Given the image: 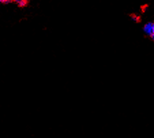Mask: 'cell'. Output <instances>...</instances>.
Listing matches in <instances>:
<instances>
[{
  "instance_id": "6da1fadb",
  "label": "cell",
  "mask_w": 154,
  "mask_h": 138,
  "mask_svg": "<svg viewBox=\"0 0 154 138\" xmlns=\"http://www.w3.org/2000/svg\"><path fill=\"white\" fill-rule=\"evenodd\" d=\"M144 31L147 35L151 36L153 33V23H147L144 26Z\"/></svg>"
},
{
  "instance_id": "7a4b0ae2",
  "label": "cell",
  "mask_w": 154,
  "mask_h": 138,
  "mask_svg": "<svg viewBox=\"0 0 154 138\" xmlns=\"http://www.w3.org/2000/svg\"><path fill=\"white\" fill-rule=\"evenodd\" d=\"M20 6H25L27 4V0H14Z\"/></svg>"
},
{
  "instance_id": "3957f363",
  "label": "cell",
  "mask_w": 154,
  "mask_h": 138,
  "mask_svg": "<svg viewBox=\"0 0 154 138\" xmlns=\"http://www.w3.org/2000/svg\"><path fill=\"white\" fill-rule=\"evenodd\" d=\"M132 19L134 21H138V17H137V16H132Z\"/></svg>"
},
{
  "instance_id": "277c9868",
  "label": "cell",
  "mask_w": 154,
  "mask_h": 138,
  "mask_svg": "<svg viewBox=\"0 0 154 138\" xmlns=\"http://www.w3.org/2000/svg\"><path fill=\"white\" fill-rule=\"evenodd\" d=\"M151 36L152 37V38H153V40H154V33L152 34V35Z\"/></svg>"
},
{
  "instance_id": "5b68a950",
  "label": "cell",
  "mask_w": 154,
  "mask_h": 138,
  "mask_svg": "<svg viewBox=\"0 0 154 138\" xmlns=\"http://www.w3.org/2000/svg\"><path fill=\"white\" fill-rule=\"evenodd\" d=\"M1 2H3V1H8V0H1Z\"/></svg>"
},
{
  "instance_id": "8992f818",
  "label": "cell",
  "mask_w": 154,
  "mask_h": 138,
  "mask_svg": "<svg viewBox=\"0 0 154 138\" xmlns=\"http://www.w3.org/2000/svg\"><path fill=\"white\" fill-rule=\"evenodd\" d=\"M153 33H154V24H153Z\"/></svg>"
},
{
  "instance_id": "52a82bcc",
  "label": "cell",
  "mask_w": 154,
  "mask_h": 138,
  "mask_svg": "<svg viewBox=\"0 0 154 138\" xmlns=\"http://www.w3.org/2000/svg\"><path fill=\"white\" fill-rule=\"evenodd\" d=\"M0 2H1V0H0Z\"/></svg>"
},
{
  "instance_id": "ba28073f",
  "label": "cell",
  "mask_w": 154,
  "mask_h": 138,
  "mask_svg": "<svg viewBox=\"0 0 154 138\" xmlns=\"http://www.w3.org/2000/svg\"></svg>"
}]
</instances>
